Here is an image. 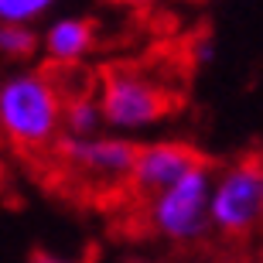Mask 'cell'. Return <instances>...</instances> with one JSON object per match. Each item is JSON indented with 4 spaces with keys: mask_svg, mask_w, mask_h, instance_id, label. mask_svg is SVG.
I'll return each mask as SVG.
<instances>
[{
    "mask_svg": "<svg viewBox=\"0 0 263 263\" xmlns=\"http://www.w3.org/2000/svg\"><path fill=\"white\" fill-rule=\"evenodd\" d=\"M65 127V99L48 72H14L0 82V134L21 151L55 144Z\"/></svg>",
    "mask_w": 263,
    "mask_h": 263,
    "instance_id": "6da1fadb",
    "label": "cell"
},
{
    "mask_svg": "<svg viewBox=\"0 0 263 263\" xmlns=\"http://www.w3.org/2000/svg\"><path fill=\"white\" fill-rule=\"evenodd\" d=\"M99 103L103 117L117 130L154 127L157 120L178 109V92L164 79L140 65H113L103 72L99 82Z\"/></svg>",
    "mask_w": 263,
    "mask_h": 263,
    "instance_id": "7a4b0ae2",
    "label": "cell"
},
{
    "mask_svg": "<svg viewBox=\"0 0 263 263\" xmlns=\"http://www.w3.org/2000/svg\"><path fill=\"white\" fill-rule=\"evenodd\" d=\"M212 229L233 243L263 233V154H243L215 171Z\"/></svg>",
    "mask_w": 263,
    "mask_h": 263,
    "instance_id": "3957f363",
    "label": "cell"
},
{
    "mask_svg": "<svg viewBox=\"0 0 263 263\" xmlns=\"http://www.w3.org/2000/svg\"><path fill=\"white\" fill-rule=\"evenodd\" d=\"M212 185L215 171L209 161L192 167L185 178H178L171 188L151 198V226L157 236L171 243H195L212 226Z\"/></svg>",
    "mask_w": 263,
    "mask_h": 263,
    "instance_id": "277c9868",
    "label": "cell"
},
{
    "mask_svg": "<svg viewBox=\"0 0 263 263\" xmlns=\"http://www.w3.org/2000/svg\"><path fill=\"white\" fill-rule=\"evenodd\" d=\"M205 157L198 154L192 144H181V140H161V144H147L140 147L137 154V164L130 171V185L140 192V195L154 198L161 195L164 188H171L178 178H185L192 167H198Z\"/></svg>",
    "mask_w": 263,
    "mask_h": 263,
    "instance_id": "5b68a950",
    "label": "cell"
},
{
    "mask_svg": "<svg viewBox=\"0 0 263 263\" xmlns=\"http://www.w3.org/2000/svg\"><path fill=\"white\" fill-rule=\"evenodd\" d=\"M59 151L68 164L82 175L99 178H130L140 147L127 137H62Z\"/></svg>",
    "mask_w": 263,
    "mask_h": 263,
    "instance_id": "8992f818",
    "label": "cell"
},
{
    "mask_svg": "<svg viewBox=\"0 0 263 263\" xmlns=\"http://www.w3.org/2000/svg\"><path fill=\"white\" fill-rule=\"evenodd\" d=\"M96 45V24L89 17H59L41 34V48L55 65H76Z\"/></svg>",
    "mask_w": 263,
    "mask_h": 263,
    "instance_id": "52a82bcc",
    "label": "cell"
},
{
    "mask_svg": "<svg viewBox=\"0 0 263 263\" xmlns=\"http://www.w3.org/2000/svg\"><path fill=\"white\" fill-rule=\"evenodd\" d=\"M106 123L99 96H72L65 103V130L68 137H96V130Z\"/></svg>",
    "mask_w": 263,
    "mask_h": 263,
    "instance_id": "ba28073f",
    "label": "cell"
},
{
    "mask_svg": "<svg viewBox=\"0 0 263 263\" xmlns=\"http://www.w3.org/2000/svg\"><path fill=\"white\" fill-rule=\"evenodd\" d=\"M41 48V38L31 24H0V55L10 62H24Z\"/></svg>",
    "mask_w": 263,
    "mask_h": 263,
    "instance_id": "9c48e42d",
    "label": "cell"
},
{
    "mask_svg": "<svg viewBox=\"0 0 263 263\" xmlns=\"http://www.w3.org/2000/svg\"><path fill=\"white\" fill-rule=\"evenodd\" d=\"M59 0H0V24H34Z\"/></svg>",
    "mask_w": 263,
    "mask_h": 263,
    "instance_id": "30bf717a",
    "label": "cell"
},
{
    "mask_svg": "<svg viewBox=\"0 0 263 263\" xmlns=\"http://www.w3.org/2000/svg\"><path fill=\"white\" fill-rule=\"evenodd\" d=\"M31 263H76V260H65V256H55V253H34Z\"/></svg>",
    "mask_w": 263,
    "mask_h": 263,
    "instance_id": "8fae6325",
    "label": "cell"
},
{
    "mask_svg": "<svg viewBox=\"0 0 263 263\" xmlns=\"http://www.w3.org/2000/svg\"><path fill=\"white\" fill-rule=\"evenodd\" d=\"M117 4H123V7H134V10H140V7H151V4H157V0H117Z\"/></svg>",
    "mask_w": 263,
    "mask_h": 263,
    "instance_id": "7c38bea8",
    "label": "cell"
},
{
    "mask_svg": "<svg viewBox=\"0 0 263 263\" xmlns=\"http://www.w3.org/2000/svg\"><path fill=\"white\" fill-rule=\"evenodd\" d=\"M236 263H256V260H236Z\"/></svg>",
    "mask_w": 263,
    "mask_h": 263,
    "instance_id": "4fadbf2b",
    "label": "cell"
},
{
    "mask_svg": "<svg viewBox=\"0 0 263 263\" xmlns=\"http://www.w3.org/2000/svg\"><path fill=\"white\" fill-rule=\"evenodd\" d=\"M198 4H209V0H198Z\"/></svg>",
    "mask_w": 263,
    "mask_h": 263,
    "instance_id": "5bb4252c",
    "label": "cell"
},
{
    "mask_svg": "<svg viewBox=\"0 0 263 263\" xmlns=\"http://www.w3.org/2000/svg\"><path fill=\"white\" fill-rule=\"evenodd\" d=\"M195 263H205V260H195Z\"/></svg>",
    "mask_w": 263,
    "mask_h": 263,
    "instance_id": "9a60e30c",
    "label": "cell"
},
{
    "mask_svg": "<svg viewBox=\"0 0 263 263\" xmlns=\"http://www.w3.org/2000/svg\"><path fill=\"white\" fill-rule=\"evenodd\" d=\"M260 263H263V256H260Z\"/></svg>",
    "mask_w": 263,
    "mask_h": 263,
    "instance_id": "2e32d148",
    "label": "cell"
}]
</instances>
